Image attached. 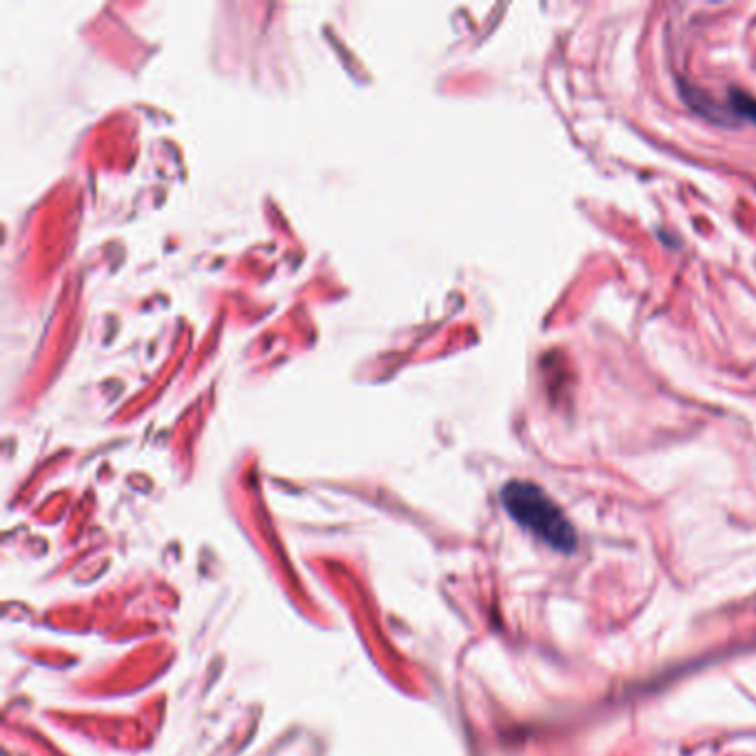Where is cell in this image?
<instances>
[{"label": "cell", "instance_id": "7a4b0ae2", "mask_svg": "<svg viewBox=\"0 0 756 756\" xmlns=\"http://www.w3.org/2000/svg\"><path fill=\"white\" fill-rule=\"evenodd\" d=\"M730 107L745 120H752L756 122V98L743 93V91H732L730 93Z\"/></svg>", "mask_w": 756, "mask_h": 756}, {"label": "cell", "instance_id": "6da1fadb", "mask_svg": "<svg viewBox=\"0 0 756 756\" xmlns=\"http://www.w3.org/2000/svg\"><path fill=\"white\" fill-rule=\"evenodd\" d=\"M501 503L507 513L546 546L557 553L572 555L577 551V533L566 513L553 497L533 481L513 479L501 488Z\"/></svg>", "mask_w": 756, "mask_h": 756}]
</instances>
